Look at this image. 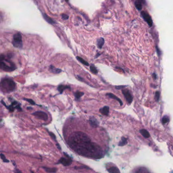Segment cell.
Instances as JSON below:
<instances>
[{"instance_id": "30bf717a", "label": "cell", "mask_w": 173, "mask_h": 173, "mask_svg": "<svg viewBox=\"0 0 173 173\" xmlns=\"http://www.w3.org/2000/svg\"><path fill=\"white\" fill-rule=\"evenodd\" d=\"M106 96H108V97L110 98H112V99H114L117 101L120 104V106H122L123 105V103H122V101L119 98H118L117 96H116L115 95H114V94L112 93H106Z\"/></svg>"}, {"instance_id": "ac0fdd59", "label": "cell", "mask_w": 173, "mask_h": 173, "mask_svg": "<svg viewBox=\"0 0 173 173\" xmlns=\"http://www.w3.org/2000/svg\"><path fill=\"white\" fill-rule=\"evenodd\" d=\"M84 95V93L83 92H81V91H76L75 94H74V95H75V97L76 98V99L77 100H79Z\"/></svg>"}, {"instance_id": "8fae6325", "label": "cell", "mask_w": 173, "mask_h": 173, "mask_svg": "<svg viewBox=\"0 0 173 173\" xmlns=\"http://www.w3.org/2000/svg\"><path fill=\"white\" fill-rule=\"evenodd\" d=\"M99 112L103 115L107 116L109 113V107L108 106H105L99 109Z\"/></svg>"}, {"instance_id": "7402d4cb", "label": "cell", "mask_w": 173, "mask_h": 173, "mask_svg": "<svg viewBox=\"0 0 173 173\" xmlns=\"http://www.w3.org/2000/svg\"><path fill=\"white\" fill-rule=\"evenodd\" d=\"M90 71L93 73L95 74V75H97L98 72V70L97 69L96 67L95 66V65H94L93 64H91L90 67Z\"/></svg>"}, {"instance_id": "5b68a950", "label": "cell", "mask_w": 173, "mask_h": 173, "mask_svg": "<svg viewBox=\"0 0 173 173\" xmlns=\"http://www.w3.org/2000/svg\"><path fill=\"white\" fill-rule=\"evenodd\" d=\"M141 15L144 20L147 23L149 27H152L153 24V21L151 16L148 13L145 11H142L141 12Z\"/></svg>"}, {"instance_id": "836d02e7", "label": "cell", "mask_w": 173, "mask_h": 173, "mask_svg": "<svg viewBox=\"0 0 173 173\" xmlns=\"http://www.w3.org/2000/svg\"><path fill=\"white\" fill-rule=\"evenodd\" d=\"M137 1L140 2L142 4H145V0H137Z\"/></svg>"}, {"instance_id": "7a4b0ae2", "label": "cell", "mask_w": 173, "mask_h": 173, "mask_svg": "<svg viewBox=\"0 0 173 173\" xmlns=\"http://www.w3.org/2000/svg\"><path fill=\"white\" fill-rule=\"evenodd\" d=\"M15 86L14 82L9 79H4L0 82V90L4 93L13 91Z\"/></svg>"}, {"instance_id": "f1b7e54d", "label": "cell", "mask_w": 173, "mask_h": 173, "mask_svg": "<svg viewBox=\"0 0 173 173\" xmlns=\"http://www.w3.org/2000/svg\"><path fill=\"white\" fill-rule=\"evenodd\" d=\"M159 96H160V93L159 92H156L155 93V98L156 101H158L159 98Z\"/></svg>"}, {"instance_id": "ba28073f", "label": "cell", "mask_w": 173, "mask_h": 173, "mask_svg": "<svg viewBox=\"0 0 173 173\" xmlns=\"http://www.w3.org/2000/svg\"><path fill=\"white\" fill-rule=\"evenodd\" d=\"M59 164H62L64 166H68L72 163V160L69 157H61L59 160Z\"/></svg>"}, {"instance_id": "83f0119b", "label": "cell", "mask_w": 173, "mask_h": 173, "mask_svg": "<svg viewBox=\"0 0 173 173\" xmlns=\"http://www.w3.org/2000/svg\"><path fill=\"white\" fill-rule=\"evenodd\" d=\"M49 135H50V136L51 137V138H52L54 140H55V141L57 142V141H56V136H55V134H53V133L50 132H49Z\"/></svg>"}, {"instance_id": "1f68e13d", "label": "cell", "mask_w": 173, "mask_h": 173, "mask_svg": "<svg viewBox=\"0 0 173 173\" xmlns=\"http://www.w3.org/2000/svg\"><path fill=\"white\" fill-rule=\"evenodd\" d=\"M3 18H4V16H3V13H2V12H0V23H1L3 21Z\"/></svg>"}, {"instance_id": "8992f818", "label": "cell", "mask_w": 173, "mask_h": 173, "mask_svg": "<svg viewBox=\"0 0 173 173\" xmlns=\"http://www.w3.org/2000/svg\"><path fill=\"white\" fill-rule=\"evenodd\" d=\"M32 115L36 116L37 118L42 119L44 121H47L48 119V115L46 113L43 112H41V111L36 112L33 113Z\"/></svg>"}, {"instance_id": "8d00e7d4", "label": "cell", "mask_w": 173, "mask_h": 173, "mask_svg": "<svg viewBox=\"0 0 173 173\" xmlns=\"http://www.w3.org/2000/svg\"><path fill=\"white\" fill-rule=\"evenodd\" d=\"M100 55H101V54H100V53H98V54H97V55L95 56V58H97V57H98L99 56H100Z\"/></svg>"}, {"instance_id": "2e32d148", "label": "cell", "mask_w": 173, "mask_h": 173, "mask_svg": "<svg viewBox=\"0 0 173 173\" xmlns=\"http://www.w3.org/2000/svg\"><path fill=\"white\" fill-rule=\"evenodd\" d=\"M43 17H44V18L45 19V20L47 22H48L49 23H50L51 24H53L55 23V21H53L51 18H50V17H49L46 14H44Z\"/></svg>"}, {"instance_id": "d6a6232c", "label": "cell", "mask_w": 173, "mask_h": 173, "mask_svg": "<svg viewBox=\"0 0 173 173\" xmlns=\"http://www.w3.org/2000/svg\"><path fill=\"white\" fill-rule=\"evenodd\" d=\"M77 78H78V79L79 80V81H81V82H86H86L83 79V78H81V77H80V76H78L77 77Z\"/></svg>"}, {"instance_id": "4316f807", "label": "cell", "mask_w": 173, "mask_h": 173, "mask_svg": "<svg viewBox=\"0 0 173 173\" xmlns=\"http://www.w3.org/2000/svg\"><path fill=\"white\" fill-rule=\"evenodd\" d=\"M23 100H26L27 101H28L29 103L30 104H31V105H35V102L32 100V99H27V98H24L23 99Z\"/></svg>"}, {"instance_id": "d590c367", "label": "cell", "mask_w": 173, "mask_h": 173, "mask_svg": "<svg viewBox=\"0 0 173 173\" xmlns=\"http://www.w3.org/2000/svg\"><path fill=\"white\" fill-rule=\"evenodd\" d=\"M153 77H154V79H156V75H155V73L153 74Z\"/></svg>"}, {"instance_id": "52a82bcc", "label": "cell", "mask_w": 173, "mask_h": 173, "mask_svg": "<svg viewBox=\"0 0 173 173\" xmlns=\"http://www.w3.org/2000/svg\"><path fill=\"white\" fill-rule=\"evenodd\" d=\"M122 93L125 97L126 101L129 104H131L133 101V97L128 89H122Z\"/></svg>"}, {"instance_id": "9c48e42d", "label": "cell", "mask_w": 173, "mask_h": 173, "mask_svg": "<svg viewBox=\"0 0 173 173\" xmlns=\"http://www.w3.org/2000/svg\"><path fill=\"white\" fill-rule=\"evenodd\" d=\"M89 121L90 125L93 128H97L99 126V122L98 121L97 119L93 116H91L89 118Z\"/></svg>"}, {"instance_id": "7c38bea8", "label": "cell", "mask_w": 173, "mask_h": 173, "mask_svg": "<svg viewBox=\"0 0 173 173\" xmlns=\"http://www.w3.org/2000/svg\"><path fill=\"white\" fill-rule=\"evenodd\" d=\"M66 89L71 90V88L68 86L64 85H60L59 86H58V88H57V90L60 92V94L62 93L63 92V91Z\"/></svg>"}, {"instance_id": "f546056e", "label": "cell", "mask_w": 173, "mask_h": 173, "mask_svg": "<svg viewBox=\"0 0 173 173\" xmlns=\"http://www.w3.org/2000/svg\"><path fill=\"white\" fill-rule=\"evenodd\" d=\"M126 86H115V88L117 90H120L125 88Z\"/></svg>"}, {"instance_id": "4dcf8cb0", "label": "cell", "mask_w": 173, "mask_h": 173, "mask_svg": "<svg viewBox=\"0 0 173 173\" xmlns=\"http://www.w3.org/2000/svg\"><path fill=\"white\" fill-rule=\"evenodd\" d=\"M62 18L64 20H67L68 19V16L66 14H62Z\"/></svg>"}, {"instance_id": "277c9868", "label": "cell", "mask_w": 173, "mask_h": 173, "mask_svg": "<svg viewBox=\"0 0 173 173\" xmlns=\"http://www.w3.org/2000/svg\"><path fill=\"white\" fill-rule=\"evenodd\" d=\"M12 44L15 47L18 48H21L22 47V35L20 33L17 32L13 35Z\"/></svg>"}, {"instance_id": "d6986e66", "label": "cell", "mask_w": 173, "mask_h": 173, "mask_svg": "<svg viewBox=\"0 0 173 173\" xmlns=\"http://www.w3.org/2000/svg\"><path fill=\"white\" fill-rule=\"evenodd\" d=\"M127 139L124 137H122L120 141L118 143V146H125L127 144Z\"/></svg>"}, {"instance_id": "4fadbf2b", "label": "cell", "mask_w": 173, "mask_h": 173, "mask_svg": "<svg viewBox=\"0 0 173 173\" xmlns=\"http://www.w3.org/2000/svg\"><path fill=\"white\" fill-rule=\"evenodd\" d=\"M49 69H50V71L52 73H54V74H58V73H60V72H62V70L61 69L57 68L53 65L50 66V67H49Z\"/></svg>"}, {"instance_id": "3957f363", "label": "cell", "mask_w": 173, "mask_h": 173, "mask_svg": "<svg viewBox=\"0 0 173 173\" xmlns=\"http://www.w3.org/2000/svg\"><path fill=\"white\" fill-rule=\"evenodd\" d=\"M6 60H5V56L3 55L0 56V68L6 71H13L15 69V66L13 63L7 64L6 63Z\"/></svg>"}, {"instance_id": "44dd1931", "label": "cell", "mask_w": 173, "mask_h": 173, "mask_svg": "<svg viewBox=\"0 0 173 173\" xmlns=\"http://www.w3.org/2000/svg\"><path fill=\"white\" fill-rule=\"evenodd\" d=\"M43 168L45 169V170L47 172L50 173H56L57 170L56 168H46V167H44Z\"/></svg>"}, {"instance_id": "9a60e30c", "label": "cell", "mask_w": 173, "mask_h": 173, "mask_svg": "<svg viewBox=\"0 0 173 173\" xmlns=\"http://www.w3.org/2000/svg\"><path fill=\"white\" fill-rule=\"evenodd\" d=\"M140 133L145 138H148L150 137V134L145 129H142L140 131Z\"/></svg>"}, {"instance_id": "d4e9b609", "label": "cell", "mask_w": 173, "mask_h": 173, "mask_svg": "<svg viewBox=\"0 0 173 173\" xmlns=\"http://www.w3.org/2000/svg\"><path fill=\"white\" fill-rule=\"evenodd\" d=\"M169 121V117L166 115L165 116H164L162 118V123L163 124H166L167 122H168Z\"/></svg>"}, {"instance_id": "6da1fadb", "label": "cell", "mask_w": 173, "mask_h": 173, "mask_svg": "<svg viewBox=\"0 0 173 173\" xmlns=\"http://www.w3.org/2000/svg\"><path fill=\"white\" fill-rule=\"evenodd\" d=\"M68 143L74 151L84 157L99 159L103 156L102 148L97 144L92 142L88 136L82 132L71 134Z\"/></svg>"}, {"instance_id": "484cf974", "label": "cell", "mask_w": 173, "mask_h": 173, "mask_svg": "<svg viewBox=\"0 0 173 173\" xmlns=\"http://www.w3.org/2000/svg\"><path fill=\"white\" fill-rule=\"evenodd\" d=\"M0 157H1V159L3 160V161L4 162V163H9V160L7 159L5 156L3 154H0Z\"/></svg>"}, {"instance_id": "e0dca14e", "label": "cell", "mask_w": 173, "mask_h": 173, "mask_svg": "<svg viewBox=\"0 0 173 173\" xmlns=\"http://www.w3.org/2000/svg\"><path fill=\"white\" fill-rule=\"evenodd\" d=\"M97 46L99 49H101L104 44V39L103 38H101L97 40Z\"/></svg>"}, {"instance_id": "e575fe53", "label": "cell", "mask_w": 173, "mask_h": 173, "mask_svg": "<svg viewBox=\"0 0 173 173\" xmlns=\"http://www.w3.org/2000/svg\"><path fill=\"white\" fill-rule=\"evenodd\" d=\"M15 173H22L19 170L16 169V170H15Z\"/></svg>"}, {"instance_id": "cb8c5ba5", "label": "cell", "mask_w": 173, "mask_h": 173, "mask_svg": "<svg viewBox=\"0 0 173 173\" xmlns=\"http://www.w3.org/2000/svg\"><path fill=\"white\" fill-rule=\"evenodd\" d=\"M135 173H149L147 172L146 170L143 168H140L136 171Z\"/></svg>"}, {"instance_id": "74e56055", "label": "cell", "mask_w": 173, "mask_h": 173, "mask_svg": "<svg viewBox=\"0 0 173 173\" xmlns=\"http://www.w3.org/2000/svg\"><path fill=\"white\" fill-rule=\"evenodd\" d=\"M65 1H66V2H68V0H65Z\"/></svg>"}, {"instance_id": "ffe728a7", "label": "cell", "mask_w": 173, "mask_h": 173, "mask_svg": "<svg viewBox=\"0 0 173 173\" xmlns=\"http://www.w3.org/2000/svg\"><path fill=\"white\" fill-rule=\"evenodd\" d=\"M76 58H77V59L78 61H79L81 63H82L83 64H84V65H85L86 66H89L90 65V64H89V63L88 62L86 61V60H85L83 58H81V57H80L79 56H77Z\"/></svg>"}, {"instance_id": "603a6c76", "label": "cell", "mask_w": 173, "mask_h": 173, "mask_svg": "<svg viewBox=\"0 0 173 173\" xmlns=\"http://www.w3.org/2000/svg\"><path fill=\"white\" fill-rule=\"evenodd\" d=\"M135 5L136 8L138 10H141L142 9V3H141L140 2H138V1H136L135 3Z\"/></svg>"}, {"instance_id": "5bb4252c", "label": "cell", "mask_w": 173, "mask_h": 173, "mask_svg": "<svg viewBox=\"0 0 173 173\" xmlns=\"http://www.w3.org/2000/svg\"><path fill=\"white\" fill-rule=\"evenodd\" d=\"M109 173H120L119 169L115 166L111 167L107 169Z\"/></svg>"}]
</instances>
